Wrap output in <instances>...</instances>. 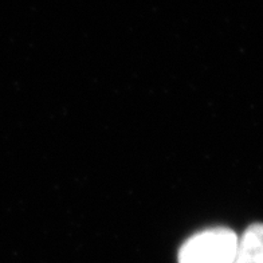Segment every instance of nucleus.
I'll list each match as a JSON object with an SVG mask.
<instances>
[{
  "mask_svg": "<svg viewBox=\"0 0 263 263\" xmlns=\"http://www.w3.org/2000/svg\"><path fill=\"white\" fill-rule=\"evenodd\" d=\"M238 239L226 227L197 232L181 246L179 263H234Z\"/></svg>",
  "mask_w": 263,
  "mask_h": 263,
  "instance_id": "1",
  "label": "nucleus"
},
{
  "mask_svg": "<svg viewBox=\"0 0 263 263\" xmlns=\"http://www.w3.org/2000/svg\"><path fill=\"white\" fill-rule=\"evenodd\" d=\"M234 263H263V223L251 224L238 239Z\"/></svg>",
  "mask_w": 263,
  "mask_h": 263,
  "instance_id": "2",
  "label": "nucleus"
}]
</instances>
